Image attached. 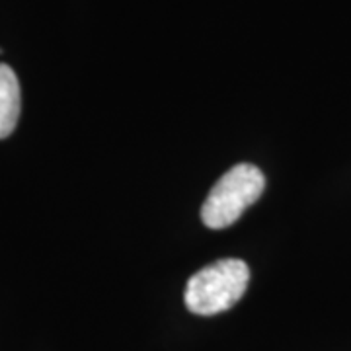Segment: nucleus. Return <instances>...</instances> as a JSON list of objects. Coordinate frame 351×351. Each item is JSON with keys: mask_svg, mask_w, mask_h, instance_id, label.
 Segmentation results:
<instances>
[{"mask_svg": "<svg viewBox=\"0 0 351 351\" xmlns=\"http://www.w3.org/2000/svg\"><path fill=\"white\" fill-rule=\"evenodd\" d=\"M250 269L246 262L226 258L189 277L184 301L193 314L213 316L232 308L248 289Z\"/></svg>", "mask_w": 351, "mask_h": 351, "instance_id": "1", "label": "nucleus"}, {"mask_svg": "<svg viewBox=\"0 0 351 351\" xmlns=\"http://www.w3.org/2000/svg\"><path fill=\"white\" fill-rule=\"evenodd\" d=\"M265 188L262 170L254 164H237L209 191L201 207V221L209 228L234 225Z\"/></svg>", "mask_w": 351, "mask_h": 351, "instance_id": "2", "label": "nucleus"}, {"mask_svg": "<svg viewBox=\"0 0 351 351\" xmlns=\"http://www.w3.org/2000/svg\"><path fill=\"white\" fill-rule=\"evenodd\" d=\"M22 94L18 76L8 64L0 63V138L10 137L20 119Z\"/></svg>", "mask_w": 351, "mask_h": 351, "instance_id": "3", "label": "nucleus"}]
</instances>
